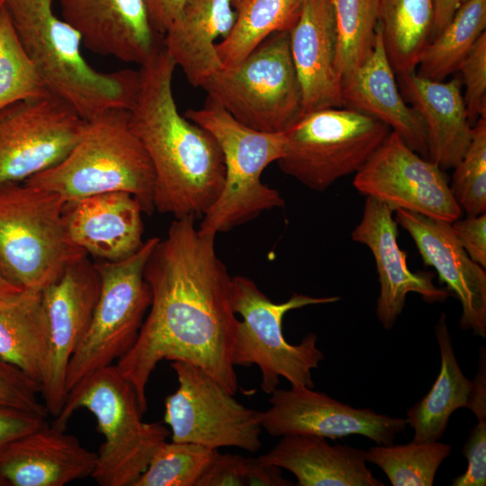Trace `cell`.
Segmentation results:
<instances>
[{
	"instance_id": "52a82bcc",
	"label": "cell",
	"mask_w": 486,
	"mask_h": 486,
	"mask_svg": "<svg viewBox=\"0 0 486 486\" xmlns=\"http://www.w3.org/2000/svg\"><path fill=\"white\" fill-rule=\"evenodd\" d=\"M65 203L25 182L0 185V273L14 285L42 290L87 256L67 232Z\"/></svg>"
},
{
	"instance_id": "ba28073f",
	"label": "cell",
	"mask_w": 486,
	"mask_h": 486,
	"mask_svg": "<svg viewBox=\"0 0 486 486\" xmlns=\"http://www.w3.org/2000/svg\"><path fill=\"white\" fill-rule=\"evenodd\" d=\"M231 305L238 320L232 351V364H256L261 371V389L271 394L285 378L292 386L314 388L311 370L324 355L317 347V335L308 333L298 345L289 344L283 334V319L292 310L309 305L337 302L338 296L313 297L293 293L286 302L275 303L263 293L253 280L231 277Z\"/></svg>"
},
{
	"instance_id": "f35d334b",
	"label": "cell",
	"mask_w": 486,
	"mask_h": 486,
	"mask_svg": "<svg viewBox=\"0 0 486 486\" xmlns=\"http://www.w3.org/2000/svg\"><path fill=\"white\" fill-rule=\"evenodd\" d=\"M40 386L20 370L0 358V405L10 406L47 416L39 401Z\"/></svg>"
},
{
	"instance_id": "1f68e13d",
	"label": "cell",
	"mask_w": 486,
	"mask_h": 486,
	"mask_svg": "<svg viewBox=\"0 0 486 486\" xmlns=\"http://www.w3.org/2000/svg\"><path fill=\"white\" fill-rule=\"evenodd\" d=\"M451 446L437 441L377 445L365 451L366 462L376 464L393 486H432L437 469Z\"/></svg>"
},
{
	"instance_id": "5b68a950",
	"label": "cell",
	"mask_w": 486,
	"mask_h": 486,
	"mask_svg": "<svg viewBox=\"0 0 486 486\" xmlns=\"http://www.w3.org/2000/svg\"><path fill=\"white\" fill-rule=\"evenodd\" d=\"M80 408L94 416L104 437L91 477L101 486H134L169 430L160 423L142 421L132 385L113 364L95 371L68 392L53 426L66 429Z\"/></svg>"
},
{
	"instance_id": "7402d4cb",
	"label": "cell",
	"mask_w": 486,
	"mask_h": 486,
	"mask_svg": "<svg viewBox=\"0 0 486 486\" xmlns=\"http://www.w3.org/2000/svg\"><path fill=\"white\" fill-rule=\"evenodd\" d=\"M342 105L368 114L398 133L418 154L428 158V133L419 113L403 100L377 24L366 58L341 79Z\"/></svg>"
},
{
	"instance_id": "f6af8a7d",
	"label": "cell",
	"mask_w": 486,
	"mask_h": 486,
	"mask_svg": "<svg viewBox=\"0 0 486 486\" xmlns=\"http://www.w3.org/2000/svg\"><path fill=\"white\" fill-rule=\"evenodd\" d=\"M18 289H22V288H19V287L14 285L13 284H11L0 273V293L1 292H12V291H15V290H18Z\"/></svg>"
},
{
	"instance_id": "4316f807",
	"label": "cell",
	"mask_w": 486,
	"mask_h": 486,
	"mask_svg": "<svg viewBox=\"0 0 486 486\" xmlns=\"http://www.w3.org/2000/svg\"><path fill=\"white\" fill-rule=\"evenodd\" d=\"M49 354V327L42 290L0 293V358L40 388Z\"/></svg>"
},
{
	"instance_id": "7bdbcfd3",
	"label": "cell",
	"mask_w": 486,
	"mask_h": 486,
	"mask_svg": "<svg viewBox=\"0 0 486 486\" xmlns=\"http://www.w3.org/2000/svg\"><path fill=\"white\" fill-rule=\"evenodd\" d=\"M187 0H143L148 19L154 32L164 36L180 14Z\"/></svg>"
},
{
	"instance_id": "44dd1931",
	"label": "cell",
	"mask_w": 486,
	"mask_h": 486,
	"mask_svg": "<svg viewBox=\"0 0 486 486\" xmlns=\"http://www.w3.org/2000/svg\"><path fill=\"white\" fill-rule=\"evenodd\" d=\"M142 207L130 193L116 191L65 203L63 219L70 239L102 261H120L136 253L142 240Z\"/></svg>"
},
{
	"instance_id": "7a4b0ae2",
	"label": "cell",
	"mask_w": 486,
	"mask_h": 486,
	"mask_svg": "<svg viewBox=\"0 0 486 486\" xmlns=\"http://www.w3.org/2000/svg\"><path fill=\"white\" fill-rule=\"evenodd\" d=\"M176 67L163 43L140 66L130 125L154 169L155 211L197 218L220 196L225 165L213 136L179 113L172 88Z\"/></svg>"
},
{
	"instance_id": "83f0119b",
	"label": "cell",
	"mask_w": 486,
	"mask_h": 486,
	"mask_svg": "<svg viewBox=\"0 0 486 486\" xmlns=\"http://www.w3.org/2000/svg\"><path fill=\"white\" fill-rule=\"evenodd\" d=\"M441 367L430 391L407 410V424L414 430V442L437 441L443 436L451 415L460 408L470 410L473 381L462 372L454 355L446 314L435 327Z\"/></svg>"
},
{
	"instance_id": "f546056e",
	"label": "cell",
	"mask_w": 486,
	"mask_h": 486,
	"mask_svg": "<svg viewBox=\"0 0 486 486\" xmlns=\"http://www.w3.org/2000/svg\"><path fill=\"white\" fill-rule=\"evenodd\" d=\"M378 25L395 73L416 70L432 39L433 0H378Z\"/></svg>"
},
{
	"instance_id": "8992f818",
	"label": "cell",
	"mask_w": 486,
	"mask_h": 486,
	"mask_svg": "<svg viewBox=\"0 0 486 486\" xmlns=\"http://www.w3.org/2000/svg\"><path fill=\"white\" fill-rule=\"evenodd\" d=\"M183 115L213 136L225 165L222 191L202 216L201 231L216 236L251 221L266 211L284 206L280 193L261 181L265 168L283 156L284 132L248 128L209 96L202 108L188 109Z\"/></svg>"
},
{
	"instance_id": "4fadbf2b",
	"label": "cell",
	"mask_w": 486,
	"mask_h": 486,
	"mask_svg": "<svg viewBox=\"0 0 486 486\" xmlns=\"http://www.w3.org/2000/svg\"><path fill=\"white\" fill-rule=\"evenodd\" d=\"M86 121L55 95L0 110V185L22 183L60 162Z\"/></svg>"
},
{
	"instance_id": "d590c367",
	"label": "cell",
	"mask_w": 486,
	"mask_h": 486,
	"mask_svg": "<svg viewBox=\"0 0 486 486\" xmlns=\"http://www.w3.org/2000/svg\"><path fill=\"white\" fill-rule=\"evenodd\" d=\"M449 184L452 194L467 215L486 212V118L473 125L471 144L454 166Z\"/></svg>"
},
{
	"instance_id": "5bb4252c",
	"label": "cell",
	"mask_w": 486,
	"mask_h": 486,
	"mask_svg": "<svg viewBox=\"0 0 486 486\" xmlns=\"http://www.w3.org/2000/svg\"><path fill=\"white\" fill-rule=\"evenodd\" d=\"M353 185L395 211H410L450 223L461 215L442 168L411 149L392 130L355 174Z\"/></svg>"
},
{
	"instance_id": "d6986e66",
	"label": "cell",
	"mask_w": 486,
	"mask_h": 486,
	"mask_svg": "<svg viewBox=\"0 0 486 486\" xmlns=\"http://www.w3.org/2000/svg\"><path fill=\"white\" fill-rule=\"evenodd\" d=\"M62 19L92 52L140 66L163 38L152 29L143 0H58Z\"/></svg>"
},
{
	"instance_id": "277c9868",
	"label": "cell",
	"mask_w": 486,
	"mask_h": 486,
	"mask_svg": "<svg viewBox=\"0 0 486 486\" xmlns=\"http://www.w3.org/2000/svg\"><path fill=\"white\" fill-rule=\"evenodd\" d=\"M23 182L56 193L66 202L127 192L140 202L145 213L155 212L154 169L130 128L127 109H109L86 121L81 137L60 162Z\"/></svg>"
},
{
	"instance_id": "ee69618b",
	"label": "cell",
	"mask_w": 486,
	"mask_h": 486,
	"mask_svg": "<svg viewBox=\"0 0 486 486\" xmlns=\"http://www.w3.org/2000/svg\"><path fill=\"white\" fill-rule=\"evenodd\" d=\"M466 1L467 0H433L434 26L432 39L443 30L459 7Z\"/></svg>"
},
{
	"instance_id": "9c48e42d",
	"label": "cell",
	"mask_w": 486,
	"mask_h": 486,
	"mask_svg": "<svg viewBox=\"0 0 486 486\" xmlns=\"http://www.w3.org/2000/svg\"><path fill=\"white\" fill-rule=\"evenodd\" d=\"M390 132L379 120L346 107L303 113L284 132V153L276 163L285 175L321 192L356 174Z\"/></svg>"
},
{
	"instance_id": "ffe728a7",
	"label": "cell",
	"mask_w": 486,
	"mask_h": 486,
	"mask_svg": "<svg viewBox=\"0 0 486 486\" xmlns=\"http://www.w3.org/2000/svg\"><path fill=\"white\" fill-rule=\"evenodd\" d=\"M290 51L302 91V114L343 107L336 68L337 29L329 0H303L289 32Z\"/></svg>"
},
{
	"instance_id": "8fae6325",
	"label": "cell",
	"mask_w": 486,
	"mask_h": 486,
	"mask_svg": "<svg viewBox=\"0 0 486 486\" xmlns=\"http://www.w3.org/2000/svg\"><path fill=\"white\" fill-rule=\"evenodd\" d=\"M158 239L148 238L125 259L94 264L100 276L99 296L89 328L69 360L67 393L84 378L112 365L134 345L151 302L144 268Z\"/></svg>"
},
{
	"instance_id": "ab89813d",
	"label": "cell",
	"mask_w": 486,
	"mask_h": 486,
	"mask_svg": "<svg viewBox=\"0 0 486 486\" xmlns=\"http://www.w3.org/2000/svg\"><path fill=\"white\" fill-rule=\"evenodd\" d=\"M476 418L477 424L470 431L463 449L468 463L466 471L453 480V486L486 484V414Z\"/></svg>"
},
{
	"instance_id": "7c38bea8",
	"label": "cell",
	"mask_w": 486,
	"mask_h": 486,
	"mask_svg": "<svg viewBox=\"0 0 486 486\" xmlns=\"http://www.w3.org/2000/svg\"><path fill=\"white\" fill-rule=\"evenodd\" d=\"M178 387L165 400L164 421L172 441L248 452L261 447V411L246 408L199 366L172 361Z\"/></svg>"
},
{
	"instance_id": "74e56055",
	"label": "cell",
	"mask_w": 486,
	"mask_h": 486,
	"mask_svg": "<svg viewBox=\"0 0 486 486\" xmlns=\"http://www.w3.org/2000/svg\"><path fill=\"white\" fill-rule=\"evenodd\" d=\"M465 87L464 95L471 124L486 118V33L483 32L458 68Z\"/></svg>"
},
{
	"instance_id": "8d00e7d4",
	"label": "cell",
	"mask_w": 486,
	"mask_h": 486,
	"mask_svg": "<svg viewBox=\"0 0 486 486\" xmlns=\"http://www.w3.org/2000/svg\"><path fill=\"white\" fill-rule=\"evenodd\" d=\"M281 468L259 458H246L219 452L207 466L196 486H289Z\"/></svg>"
},
{
	"instance_id": "d4e9b609",
	"label": "cell",
	"mask_w": 486,
	"mask_h": 486,
	"mask_svg": "<svg viewBox=\"0 0 486 486\" xmlns=\"http://www.w3.org/2000/svg\"><path fill=\"white\" fill-rule=\"evenodd\" d=\"M293 473L298 486H383L366 466L365 451L330 445L325 437L285 435L258 457Z\"/></svg>"
},
{
	"instance_id": "4dcf8cb0",
	"label": "cell",
	"mask_w": 486,
	"mask_h": 486,
	"mask_svg": "<svg viewBox=\"0 0 486 486\" xmlns=\"http://www.w3.org/2000/svg\"><path fill=\"white\" fill-rule=\"evenodd\" d=\"M486 0H467L423 51L416 70L420 76L443 81L485 32Z\"/></svg>"
},
{
	"instance_id": "f1b7e54d",
	"label": "cell",
	"mask_w": 486,
	"mask_h": 486,
	"mask_svg": "<svg viewBox=\"0 0 486 486\" xmlns=\"http://www.w3.org/2000/svg\"><path fill=\"white\" fill-rule=\"evenodd\" d=\"M303 0H232L235 20L216 51L223 68L243 61L273 33L290 32L298 20Z\"/></svg>"
},
{
	"instance_id": "6da1fadb",
	"label": "cell",
	"mask_w": 486,
	"mask_h": 486,
	"mask_svg": "<svg viewBox=\"0 0 486 486\" xmlns=\"http://www.w3.org/2000/svg\"><path fill=\"white\" fill-rule=\"evenodd\" d=\"M195 219H175L149 254L144 268L148 312L134 345L115 364L142 413L147 384L162 360L194 364L232 395L238 388L231 360L238 323L231 276L216 254L215 235L196 228Z\"/></svg>"
},
{
	"instance_id": "603a6c76",
	"label": "cell",
	"mask_w": 486,
	"mask_h": 486,
	"mask_svg": "<svg viewBox=\"0 0 486 486\" xmlns=\"http://www.w3.org/2000/svg\"><path fill=\"white\" fill-rule=\"evenodd\" d=\"M97 454L47 425L14 440L0 460L3 486H64L92 476Z\"/></svg>"
},
{
	"instance_id": "d6a6232c",
	"label": "cell",
	"mask_w": 486,
	"mask_h": 486,
	"mask_svg": "<svg viewBox=\"0 0 486 486\" xmlns=\"http://www.w3.org/2000/svg\"><path fill=\"white\" fill-rule=\"evenodd\" d=\"M50 95L53 94L23 48L4 4L0 7V110Z\"/></svg>"
},
{
	"instance_id": "ac0fdd59",
	"label": "cell",
	"mask_w": 486,
	"mask_h": 486,
	"mask_svg": "<svg viewBox=\"0 0 486 486\" xmlns=\"http://www.w3.org/2000/svg\"><path fill=\"white\" fill-rule=\"evenodd\" d=\"M394 218L413 239L425 265L435 269L441 283L462 306L459 326L486 338V272L471 259L454 236L451 223L397 209Z\"/></svg>"
},
{
	"instance_id": "b9f144b4",
	"label": "cell",
	"mask_w": 486,
	"mask_h": 486,
	"mask_svg": "<svg viewBox=\"0 0 486 486\" xmlns=\"http://www.w3.org/2000/svg\"><path fill=\"white\" fill-rule=\"evenodd\" d=\"M453 232L472 260L486 267V212L451 222Z\"/></svg>"
},
{
	"instance_id": "e575fe53",
	"label": "cell",
	"mask_w": 486,
	"mask_h": 486,
	"mask_svg": "<svg viewBox=\"0 0 486 486\" xmlns=\"http://www.w3.org/2000/svg\"><path fill=\"white\" fill-rule=\"evenodd\" d=\"M218 452L194 443L166 441L134 486H196Z\"/></svg>"
},
{
	"instance_id": "60d3db41",
	"label": "cell",
	"mask_w": 486,
	"mask_h": 486,
	"mask_svg": "<svg viewBox=\"0 0 486 486\" xmlns=\"http://www.w3.org/2000/svg\"><path fill=\"white\" fill-rule=\"evenodd\" d=\"M46 418L37 412L0 405V460L14 440L49 425Z\"/></svg>"
},
{
	"instance_id": "836d02e7",
	"label": "cell",
	"mask_w": 486,
	"mask_h": 486,
	"mask_svg": "<svg viewBox=\"0 0 486 486\" xmlns=\"http://www.w3.org/2000/svg\"><path fill=\"white\" fill-rule=\"evenodd\" d=\"M337 29L336 68L341 78L370 54L378 24V0H329Z\"/></svg>"
},
{
	"instance_id": "bcb514c9",
	"label": "cell",
	"mask_w": 486,
	"mask_h": 486,
	"mask_svg": "<svg viewBox=\"0 0 486 486\" xmlns=\"http://www.w3.org/2000/svg\"><path fill=\"white\" fill-rule=\"evenodd\" d=\"M4 0H0V7L4 5Z\"/></svg>"
},
{
	"instance_id": "9a60e30c",
	"label": "cell",
	"mask_w": 486,
	"mask_h": 486,
	"mask_svg": "<svg viewBox=\"0 0 486 486\" xmlns=\"http://www.w3.org/2000/svg\"><path fill=\"white\" fill-rule=\"evenodd\" d=\"M99 292L100 276L87 256L69 264L42 289L49 354L40 394L48 413L54 418L63 408L68 365L89 328Z\"/></svg>"
},
{
	"instance_id": "2e32d148",
	"label": "cell",
	"mask_w": 486,
	"mask_h": 486,
	"mask_svg": "<svg viewBox=\"0 0 486 486\" xmlns=\"http://www.w3.org/2000/svg\"><path fill=\"white\" fill-rule=\"evenodd\" d=\"M306 386L275 389L271 407L261 411V425L274 436L307 435L325 438L364 436L377 445H391L405 431L406 418L356 409Z\"/></svg>"
},
{
	"instance_id": "484cf974",
	"label": "cell",
	"mask_w": 486,
	"mask_h": 486,
	"mask_svg": "<svg viewBox=\"0 0 486 486\" xmlns=\"http://www.w3.org/2000/svg\"><path fill=\"white\" fill-rule=\"evenodd\" d=\"M232 0H187L163 36V45L193 86H201L223 68L215 40L230 32L235 12Z\"/></svg>"
},
{
	"instance_id": "30bf717a",
	"label": "cell",
	"mask_w": 486,
	"mask_h": 486,
	"mask_svg": "<svg viewBox=\"0 0 486 486\" xmlns=\"http://www.w3.org/2000/svg\"><path fill=\"white\" fill-rule=\"evenodd\" d=\"M201 87L237 121L258 131L284 132L302 114L289 32L273 33L238 65L221 68Z\"/></svg>"
},
{
	"instance_id": "cb8c5ba5",
	"label": "cell",
	"mask_w": 486,
	"mask_h": 486,
	"mask_svg": "<svg viewBox=\"0 0 486 486\" xmlns=\"http://www.w3.org/2000/svg\"><path fill=\"white\" fill-rule=\"evenodd\" d=\"M399 77L403 94L425 123L428 158L440 168L454 167L467 151L473 133L460 80H431L416 70L399 74Z\"/></svg>"
},
{
	"instance_id": "e0dca14e",
	"label": "cell",
	"mask_w": 486,
	"mask_h": 486,
	"mask_svg": "<svg viewBox=\"0 0 486 486\" xmlns=\"http://www.w3.org/2000/svg\"><path fill=\"white\" fill-rule=\"evenodd\" d=\"M394 212L388 204L366 196L362 218L351 233L354 241L370 249L375 261L380 283L375 312L387 329L401 314L409 292L420 294L428 303L444 302L450 295L434 284V274L409 268L406 254L398 244Z\"/></svg>"
},
{
	"instance_id": "3957f363",
	"label": "cell",
	"mask_w": 486,
	"mask_h": 486,
	"mask_svg": "<svg viewBox=\"0 0 486 486\" xmlns=\"http://www.w3.org/2000/svg\"><path fill=\"white\" fill-rule=\"evenodd\" d=\"M54 0H4L15 32L50 93L88 121L112 108L129 110L140 86L139 70L110 73L91 67L79 34L56 16Z\"/></svg>"
}]
</instances>
